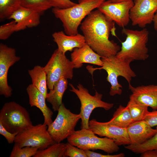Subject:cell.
I'll return each mask as SVG.
<instances>
[{
  "label": "cell",
  "instance_id": "38",
  "mask_svg": "<svg viewBox=\"0 0 157 157\" xmlns=\"http://www.w3.org/2000/svg\"><path fill=\"white\" fill-rule=\"evenodd\" d=\"M152 22L154 23V29L157 32V11L154 15Z\"/></svg>",
  "mask_w": 157,
  "mask_h": 157
},
{
  "label": "cell",
  "instance_id": "26",
  "mask_svg": "<svg viewBox=\"0 0 157 157\" xmlns=\"http://www.w3.org/2000/svg\"><path fill=\"white\" fill-rule=\"evenodd\" d=\"M21 6V0H0V19H8Z\"/></svg>",
  "mask_w": 157,
  "mask_h": 157
},
{
  "label": "cell",
  "instance_id": "23",
  "mask_svg": "<svg viewBox=\"0 0 157 157\" xmlns=\"http://www.w3.org/2000/svg\"><path fill=\"white\" fill-rule=\"evenodd\" d=\"M32 84L36 87L46 97L47 93V75L44 67L39 65L35 66L28 70Z\"/></svg>",
  "mask_w": 157,
  "mask_h": 157
},
{
  "label": "cell",
  "instance_id": "19",
  "mask_svg": "<svg viewBox=\"0 0 157 157\" xmlns=\"http://www.w3.org/2000/svg\"><path fill=\"white\" fill-rule=\"evenodd\" d=\"M26 91L30 106L36 107L40 110L44 117L43 124L48 126L53 121L52 117L53 113L47 105L46 97L32 84L27 86Z\"/></svg>",
  "mask_w": 157,
  "mask_h": 157
},
{
  "label": "cell",
  "instance_id": "9",
  "mask_svg": "<svg viewBox=\"0 0 157 157\" xmlns=\"http://www.w3.org/2000/svg\"><path fill=\"white\" fill-rule=\"evenodd\" d=\"M48 126L39 124L19 133L16 136L15 144L20 147H31L42 150L55 143L47 130Z\"/></svg>",
  "mask_w": 157,
  "mask_h": 157
},
{
  "label": "cell",
  "instance_id": "7",
  "mask_svg": "<svg viewBox=\"0 0 157 157\" xmlns=\"http://www.w3.org/2000/svg\"><path fill=\"white\" fill-rule=\"evenodd\" d=\"M54 120L48 126L47 130L55 142L60 143L67 138L75 131L81 119L80 114L74 113L62 103Z\"/></svg>",
  "mask_w": 157,
  "mask_h": 157
},
{
  "label": "cell",
  "instance_id": "4",
  "mask_svg": "<svg viewBox=\"0 0 157 157\" xmlns=\"http://www.w3.org/2000/svg\"><path fill=\"white\" fill-rule=\"evenodd\" d=\"M101 59L103 62L102 66L94 68L91 66H88L87 69L91 74L96 70H105L107 73L106 80L111 85L110 95L111 96L121 95L122 86L118 82V77H123L130 84L132 78L136 76L130 66L131 62L120 58L116 55L101 58Z\"/></svg>",
  "mask_w": 157,
  "mask_h": 157
},
{
  "label": "cell",
  "instance_id": "11",
  "mask_svg": "<svg viewBox=\"0 0 157 157\" xmlns=\"http://www.w3.org/2000/svg\"><path fill=\"white\" fill-rule=\"evenodd\" d=\"M134 5L133 1L113 3L105 1L97 8L119 26H126L130 20L129 13Z\"/></svg>",
  "mask_w": 157,
  "mask_h": 157
},
{
  "label": "cell",
  "instance_id": "6",
  "mask_svg": "<svg viewBox=\"0 0 157 157\" xmlns=\"http://www.w3.org/2000/svg\"><path fill=\"white\" fill-rule=\"evenodd\" d=\"M70 91L74 93L77 96L81 103L80 112L81 119V129L89 128V118L93 110L95 108H100L106 110L111 109L114 104L106 102L102 100V94L96 91L93 96L89 92L88 90L81 84H79L76 88L71 83Z\"/></svg>",
  "mask_w": 157,
  "mask_h": 157
},
{
  "label": "cell",
  "instance_id": "21",
  "mask_svg": "<svg viewBox=\"0 0 157 157\" xmlns=\"http://www.w3.org/2000/svg\"><path fill=\"white\" fill-rule=\"evenodd\" d=\"M119 149V146L112 139L106 137H99L95 134L92 136L89 143V150H101L108 154L117 152Z\"/></svg>",
  "mask_w": 157,
  "mask_h": 157
},
{
  "label": "cell",
  "instance_id": "29",
  "mask_svg": "<svg viewBox=\"0 0 157 157\" xmlns=\"http://www.w3.org/2000/svg\"><path fill=\"white\" fill-rule=\"evenodd\" d=\"M21 6L42 13L52 7L47 0H21Z\"/></svg>",
  "mask_w": 157,
  "mask_h": 157
},
{
  "label": "cell",
  "instance_id": "10",
  "mask_svg": "<svg viewBox=\"0 0 157 157\" xmlns=\"http://www.w3.org/2000/svg\"><path fill=\"white\" fill-rule=\"evenodd\" d=\"M15 49L0 44V94L6 98L10 97L12 89L8 84V74L10 67L20 60Z\"/></svg>",
  "mask_w": 157,
  "mask_h": 157
},
{
  "label": "cell",
  "instance_id": "25",
  "mask_svg": "<svg viewBox=\"0 0 157 157\" xmlns=\"http://www.w3.org/2000/svg\"><path fill=\"white\" fill-rule=\"evenodd\" d=\"M66 149V144L55 142L46 149L38 150L33 157H64Z\"/></svg>",
  "mask_w": 157,
  "mask_h": 157
},
{
  "label": "cell",
  "instance_id": "27",
  "mask_svg": "<svg viewBox=\"0 0 157 157\" xmlns=\"http://www.w3.org/2000/svg\"><path fill=\"white\" fill-rule=\"evenodd\" d=\"M156 129L157 130V126ZM125 148L135 154H141L149 150H157V132L151 138L142 144L137 145L129 144L125 146Z\"/></svg>",
  "mask_w": 157,
  "mask_h": 157
},
{
  "label": "cell",
  "instance_id": "20",
  "mask_svg": "<svg viewBox=\"0 0 157 157\" xmlns=\"http://www.w3.org/2000/svg\"><path fill=\"white\" fill-rule=\"evenodd\" d=\"M67 85V79L63 77L55 83L53 89L47 93L46 99L51 104L54 111H58L63 103V97Z\"/></svg>",
  "mask_w": 157,
  "mask_h": 157
},
{
  "label": "cell",
  "instance_id": "33",
  "mask_svg": "<svg viewBox=\"0 0 157 157\" xmlns=\"http://www.w3.org/2000/svg\"><path fill=\"white\" fill-rule=\"evenodd\" d=\"M47 1L52 7L62 9L70 7L76 3L71 0H47Z\"/></svg>",
  "mask_w": 157,
  "mask_h": 157
},
{
  "label": "cell",
  "instance_id": "39",
  "mask_svg": "<svg viewBox=\"0 0 157 157\" xmlns=\"http://www.w3.org/2000/svg\"><path fill=\"white\" fill-rule=\"evenodd\" d=\"M110 1L113 3H118L129 1H133L134 0H109Z\"/></svg>",
  "mask_w": 157,
  "mask_h": 157
},
{
  "label": "cell",
  "instance_id": "3",
  "mask_svg": "<svg viewBox=\"0 0 157 157\" xmlns=\"http://www.w3.org/2000/svg\"><path fill=\"white\" fill-rule=\"evenodd\" d=\"M122 33L125 35V40L122 42L120 49L116 56L131 62L135 60H144L148 57L147 47L149 32L146 28L141 30L123 28Z\"/></svg>",
  "mask_w": 157,
  "mask_h": 157
},
{
  "label": "cell",
  "instance_id": "17",
  "mask_svg": "<svg viewBox=\"0 0 157 157\" xmlns=\"http://www.w3.org/2000/svg\"><path fill=\"white\" fill-rule=\"evenodd\" d=\"M101 57L93 50L86 43L82 47L74 48L71 54V61L75 68L81 67L84 63L103 65Z\"/></svg>",
  "mask_w": 157,
  "mask_h": 157
},
{
  "label": "cell",
  "instance_id": "2",
  "mask_svg": "<svg viewBox=\"0 0 157 157\" xmlns=\"http://www.w3.org/2000/svg\"><path fill=\"white\" fill-rule=\"evenodd\" d=\"M106 0H78V3L67 8H53L55 16L63 24L65 33L69 35L78 33L83 20L92 11L98 8Z\"/></svg>",
  "mask_w": 157,
  "mask_h": 157
},
{
  "label": "cell",
  "instance_id": "36",
  "mask_svg": "<svg viewBox=\"0 0 157 157\" xmlns=\"http://www.w3.org/2000/svg\"><path fill=\"white\" fill-rule=\"evenodd\" d=\"M85 151L87 157H124V154L121 153L115 155H105L91 151L90 150H85Z\"/></svg>",
  "mask_w": 157,
  "mask_h": 157
},
{
  "label": "cell",
  "instance_id": "14",
  "mask_svg": "<svg viewBox=\"0 0 157 157\" xmlns=\"http://www.w3.org/2000/svg\"><path fill=\"white\" fill-rule=\"evenodd\" d=\"M129 88L132 92L129 100L136 103L157 110V85H151L133 87L131 84Z\"/></svg>",
  "mask_w": 157,
  "mask_h": 157
},
{
  "label": "cell",
  "instance_id": "35",
  "mask_svg": "<svg viewBox=\"0 0 157 157\" xmlns=\"http://www.w3.org/2000/svg\"><path fill=\"white\" fill-rule=\"evenodd\" d=\"M143 120L152 127L157 126V110L148 111Z\"/></svg>",
  "mask_w": 157,
  "mask_h": 157
},
{
  "label": "cell",
  "instance_id": "15",
  "mask_svg": "<svg viewBox=\"0 0 157 157\" xmlns=\"http://www.w3.org/2000/svg\"><path fill=\"white\" fill-rule=\"evenodd\" d=\"M42 13L21 6L8 18L16 22V31L37 26Z\"/></svg>",
  "mask_w": 157,
  "mask_h": 157
},
{
  "label": "cell",
  "instance_id": "16",
  "mask_svg": "<svg viewBox=\"0 0 157 157\" xmlns=\"http://www.w3.org/2000/svg\"><path fill=\"white\" fill-rule=\"evenodd\" d=\"M132 145H139L152 137L157 132L144 120L133 122L126 128Z\"/></svg>",
  "mask_w": 157,
  "mask_h": 157
},
{
  "label": "cell",
  "instance_id": "8",
  "mask_svg": "<svg viewBox=\"0 0 157 157\" xmlns=\"http://www.w3.org/2000/svg\"><path fill=\"white\" fill-rule=\"evenodd\" d=\"M44 67L47 75V88L49 90L53 89L55 83L61 78L72 79L73 76V63L58 49Z\"/></svg>",
  "mask_w": 157,
  "mask_h": 157
},
{
  "label": "cell",
  "instance_id": "30",
  "mask_svg": "<svg viewBox=\"0 0 157 157\" xmlns=\"http://www.w3.org/2000/svg\"><path fill=\"white\" fill-rule=\"evenodd\" d=\"M38 149L36 147H19L15 144L10 157H33L36 153Z\"/></svg>",
  "mask_w": 157,
  "mask_h": 157
},
{
  "label": "cell",
  "instance_id": "31",
  "mask_svg": "<svg viewBox=\"0 0 157 157\" xmlns=\"http://www.w3.org/2000/svg\"><path fill=\"white\" fill-rule=\"evenodd\" d=\"M16 32V22L13 20L0 26V39L5 40L14 32Z\"/></svg>",
  "mask_w": 157,
  "mask_h": 157
},
{
  "label": "cell",
  "instance_id": "5",
  "mask_svg": "<svg viewBox=\"0 0 157 157\" xmlns=\"http://www.w3.org/2000/svg\"><path fill=\"white\" fill-rule=\"evenodd\" d=\"M0 122L6 129L13 133H18L33 125L28 111L13 101L6 102L2 106Z\"/></svg>",
  "mask_w": 157,
  "mask_h": 157
},
{
  "label": "cell",
  "instance_id": "13",
  "mask_svg": "<svg viewBox=\"0 0 157 157\" xmlns=\"http://www.w3.org/2000/svg\"><path fill=\"white\" fill-rule=\"evenodd\" d=\"M89 128L96 135L113 140L119 146L131 144L127 129L97 121L93 119L89 120Z\"/></svg>",
  "mask_w": 157,
  "mask_h": 157
},
{
  "label": "cell",
  "instance_id": "22",
  "mask_svg": "<svg viewBox=\"0 0 157 157\" xmlns=\"http://www.w3.org/2000/svg\"><path fill=\"white\" fill-rule=\"evenodd\" d=\"M81 129L75 131L67 138L68 142L84 150H89L90 141L95 134L89 128Z\"/></svg>",
  "mask_w": 157,
  "mask_h": 157
},
{
  "label": "cell",
  "instance_id": "28",
  "mask_svg": "<svg viewBox=\"0 0 157 157\" xmlns=\"http://www.w3.org/2000/svg\"><path fill=\"white\" fill-rule=\"evenodd\" d=\"M126 106L134 122L143 120L149 111L148 107L129 100Z\"/></svg>",
  "mask_w": 157,
  "mask_h": 157
},
{
  "label": "cell",
  "instance_id": "37",
  "mask_svg": "<svg viewBox=\"0 0 157 157\" xmlns=\"http://www.w3.org/2000/svg\"><path fill=\"white\" fill-rule=\"evenodd\" d=\"M141 157H157V150H150L146 151L141 154Z\"/></svg>",
  "mask_w": 157,
  "mask_h": 157
},
{
  "label": "cell",
  "instance_id": "24",
  "mask_svg": "<svg viewBox=\"0 0 157 157\" xmlns=\"http://www.w3.org/2000/svg\"><path fill=\"white\" fill-rule=\"evenodd\" d=\"M133 122L128 107L120 105L114 113L112 118L106 122L116 126L127 128Z\"/></svg>",
  "mask_w": 157,
  "mask_h": 157
},
{
  "label": "cell",
  "instance_id": "1",
  "mask_svg": "<svg viewBox=\"0 0 157 157\" xmlns=\"http://www.w3.org/2000/svg\"><path fill=\"white\" fill-rule=\"evenodd\" d=\"M115 23L97 9L80 25L86 43L101 58L116 55L120 49L119 45L109 39L110 34L116 35Z\"/></svg>",
  "mask_w": 157,
  "mask_h": 157
},
{
  "label": "cell",
  "instance_id": "18",
  "mask_svg": "<svg viewBox=\"0 0 157 157\" xmlns=\"http://www.w3.org/2000/svg\"><path fill=\"white\" fill-rule=\"evenodd\" d=\"M52 36L58 49L65 54L67 51H72L75 48L82 47L86 43L83 35L78 33L69 35L60 31L55 32Z\"/></svg>",
  "mask_w": 157,
  "mask_h": 157
},
{
  "label": "cell",
  "instance_id": "12",
  "mask_svg": "<svg viewBox=\"0 0 157 157\" xmlns=\"http://www.w3.org/2000/svg\"><path fill=\"white\" fill-rule=\"evenodd\" d=\"M134 0L129 13L132 25L144 28L153 21L157 11V0Z\"/></svg>",
  "mask_w": 157,
  "mask_h": 157
},
{
  "label": "cell",
  "instance_id": "34",
  "mask_svg": "<svg viewBox=\"0 0 157 157\" xmlns=\"http://www.w3.org/2000/svg\"><path fill=\"white\" fill-rule=\"evenodd\" d=\"M18 133H13L6 129L0 122V134L3 136L9 144L14 142L15 137Z\"/></svg>",
  "mask_w": 157,
  "mask_h": 157
},
{
  "label": "cell",
  "instance_id": "32",
  "mask_svg": "<svg viewBox=\"0 0 157 157\" xmlns=\"http://www.w3.org/2000/svg\"><path fill=\"white\" fill-rule=\"evenodd\" d=\"M66 149L64 157H87L83 150L73 146L68 142L66 143Z\"/></svg>",
  "mask_w": 157,
  "mask_h": 157
}]
</instances>
